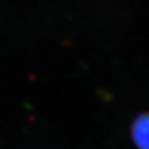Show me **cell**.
<instances>
[{"mask_svg":"<svg viewBox=\"0 0 149 149\" xmlns=\"http://www.w3.org/2000/svg\"><path fill=\"white\" fill-rule=\"evenodd\" d=\"M130 134L139 149H149V111L138 115L132 123Z\"/></svg>","mask_w":149,"mask_h":149,"instance_id":"cell-1","label":"cell"}]
</instances>
